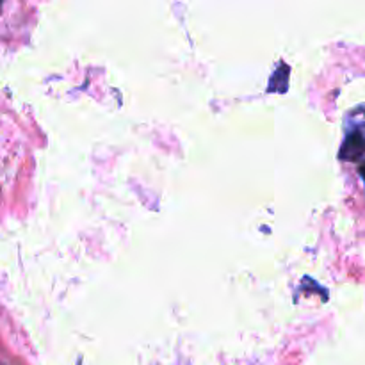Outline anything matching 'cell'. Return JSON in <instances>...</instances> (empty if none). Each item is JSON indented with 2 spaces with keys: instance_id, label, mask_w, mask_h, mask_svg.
Segmentation results:
<instances>
[{
  "instance_id": "6da1fadb",
  "label": "cell",
  "mask_w": 365,
  "mask_h": 365,
  "mask_svg": "<svg viewBox=\"0 0 365 365\" xmlns=\"http://www.w3.org/2000/svg\"><path fill=\"white\" fill-rule=\"evenodd\" d=\"M365 155V132L356 128L346 135L344 143L341 146L339 157L341 160H359Z\"/></svg>"
},
{
  "instance_id": "7a4b0ae2",
  "label": "cell",
  "mask_w": 365,
  "mask_h": 365,
  "mask_svg": "<svg viewBox=\"0 0 365 365\" xmlns=\"http://www.w3.org/2000/svg\"><path fill=\"white\" fill-rule=\"evenodd\" d=\"M360 177H362L364 178V182H365V163L362 164V166H360Z\"/></svg>"
}]
</instances>
